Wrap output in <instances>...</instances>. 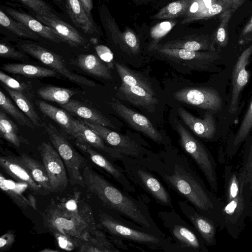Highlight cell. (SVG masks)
Listing matches in <instances>:
<instances>
[{
	"label": "cell",
	"mask_w": 252,
	"mask_h": 252,
	"mask_svg": "<svg viewBox=\"0 0 252 252\" xmlns=\"http://www.w3.org/2000/svg\"><path fill=\"white\" fill-rule=\"evenodd\" d=\"M115 65L121 79L122 85L129 86H138L156 95L151 83L141 74L136 73L119 63H115Z\"/></svg>",
	"instance_id": "f35d334b"
},
{
	"label": "cell",
	"mask_w": 252,
	"mask_h": 252,
	"mask_svg": "<svg viewBox=\"0 0 252 252\" xmlns=\"http://www.w3.org/2000/svg\"><path fill=\"white\" fill-rule=\"evenodd\" d=\"M252 130V99L236 133L228 140L226 153L230 158L235 155L242 144L250 136Z\"/></svg>",
	"instance_id": "83f0119b"
},
{
	"label": "cell",
	"mask_w": 252,
	"mask_h": 252,
	"mask_svg": "<svg viewBox=\"0 0 252 252\" xmlns=\"http://www.w3.org/2000/svg\"><path fill=\"white\" fill-rule=\"evenodd\" d=\"M119 91L125 99L137 106L148 108L158 102L155 95L138 86H129L121 84Z\"/></svg>",
	"instance_id": "4dcf8cb0"
},
{
	"label": "cell",
	"mask_w": 252,
	"mask_h": 252,
	"mask_svg": "<svg viewBox=\"0 0 252 252\" xmlns=\"http://www.w3.org/2000/svg\"><path fill=\"white\" fill-rule=\"evenodd\" d=\"M0 188L19 208L26 209L31 206L28 198L23 194L25 188L28 189L27 185L7 179L0 173Z\"/></svg>",
	"instance_id": "d590c367"
},
{
	"label": "cell",
	"mask_w": 252,
	"mask_h": 252,
	"mask_svg": "<svg viewBox=\"0 0 252 252\" xmlns=\"http://www.w3.org/2000/svg\"><path fill=\"white\" fill-rule=\"evenodd\" d=\"M191 0H177L160 9L153 18L156 19H171L184 15Z\"/></svg>",
	"instance_id": "7bdbcfd3"
},
{
	"label": "cell",
	"mask_w": 252,
	"mask_h": 252,
	"mask_svg": "<svg viewBox=\"0 0 252 252\" xmlns=\"http://www.w3.org/2000/svg\"><path fill=\"white\" fill-rule=\"evenodd\" d=\"M28 198L31 204V207H32L34 210L37 209L36 199L35 197L32 194L28 195Z\"/></svg>",
	"instance_id": "680465c9"
},
{
	"label": "cell",
	"mask_w": 252,
	"mask_h": 252,
	"mask_svg": "<svg viewBox=\"0 0 252 252\" xmlns=\"http://www.w3.org/2000/svg\"><path fill=\"white\" fill-rule=\"evenodd\" d=\"M75 144L80 151L116 181L124 190L129 193L136 192L135 186L126 176L124 168L87 145L78 142H76Z\"/></svg>",
	"instance_id": "9a60e30c"
},
{
	"label": "cell",
	"mask_w": 252,
	"mask_h": 252,
	"mask_svg": "<svg viewBox=\"0 0 252 252\" xmlns=\"http://www.w3.org/2000/svg\"><path fill=\"white\" fill-rule=\"evenodd\" d=\"M228 9L221 0H191L182 24L207 19Z\"/></svg>",
	"instance_id": "603a6c76"
},
{
	"label": "cell",
	"mask_w": 252,
	"mask_h": 252,
	"mask_svg": "<svg viewBox=\"0 0 252 252\" xmlns=\"http://www.w3.org/2000/svg\"><path fill=\"white\" fill-rule=\"evenodd\" d=\"M153 50L174 63L187 67L188 69L202 71H217L215 65L219 56L215 51H193L183 49L168 48L156 46Z\"/></svg>",
	"instance_id": "9c48e42d"
},
{
	"label": "cell",
	"mask_w": 252,
	"mask_h": 252,
	"mask_svg": "<svg viewBox=\"0 0 252 252\" xmlns=\"http://www.w3.org/2000/svg\"><path fill=\"white\" fill-rule=\"evenodd\" d=\"M252 32V17L248 23V24L243 28L241 33V37L244 36Z\"/></svg>",
	"instance_id": "6f0895ef"
},
{
	"label": "cell",
	"mask_w": 252,
	"mask_h": 252,
	"mask_svg": "<svg viewBox=\"0 0 252 252\" xmlns=\"http://www.w3.org/2000/svg\"><path fill=\"white\" fill-rule=\"evenodd\" d=\"M138 159L200 214L224 229V202L207 188L186 156L177 150L167 149L158 153L151 151Z\"/></svg>",
	"instance_id": "6da1fadb"
},
{
	"label": "cell",
	"mask_w": 252,
	"mask_h": 252,
	"mask_svg": "<svg viewBox=\"0 0 252 252\" xmlns=\"http://www.w3.org/2000/svg\"><path fill=\"white\" fill-rule=\"evenodd\" d=\"M74 64L82 70L94 76L105 79L113 78L108 66L95 55L80 54L76 58Z\"/></svg>",
	"instance_id": "f546056e"
},
{
	"label": "cell",
	"mask_w": 252,
	"mask_h": 252,
	"mask_svg": "<svg viewBox=\"0 0 252 252\" xmlns=\"http://www.w3.org/2000/svg\"><path fill=\"white\" fill-rule=\"evenodd\" d=\"M65 1L68 14L77 27L86 33H98L93 19L87 14L79 0H65Z\"/></svg>",
	"instance_id": "484cf974"
},
{
	"label": "cell",
	"mask_w": 252,
	"mask_h": 252,
	"mask_svg": "<svg viewBox=\"0 0 252 252\" xmlns=\"http://www.w3.org/2000/svg\"><path fill=\"white\" fill-rule=\"evenodd\" d=\"M156 46L168 48L183 49L193 51H215L213 44L209 39L198 36H188L175 39L163 44H158Z\"/></svg>",
	"instance_id": "836d02e7"
},
{
	"label": "cell",
	"mask_w": 252,
	"mask_h": 252,
	"mask_svg": "<svg viewBox=\"0 0 252 252\" xmlns=\"http://www.w3.org/2000/svg\"><path fill=\"white\" fill-rule=\"evenodd\" d=\"M82 121L110 146L122 155L140 158L151 152L127 136L112 131L107 127L94 122L86 120Z\"/></svg>",
	"instance_id": "8fae6325"
},
{
	"label": "cell",
	"mask_w": 252,
	"mask_h": 252,
	"mask_svg": "<svg viewBox=\"0 0 252 252\" xmlns=\"http://www.w3.org/2000/svg\"><path fill=\"white\" fill-rule=\"evenodd\" d=\"M85 188L106 209L113 211L143 227L164 233L152 218L147 203L122 190L88 165L83 169Z\"/></svg>",
	"instance_id": "3957f363"
},
{
	"label": "cell",
	"mask_w": 252,
	"mask_h": 252,
	"mask_svg": "<svg viewBox=\"0 0 252 252\" xmlns=\"http://www.w3.org/2000/svg\"><path fill=\"white\" fill-rule=\"evenodd\" d=\"M163 226L168 232L172 243V252H208L206 245L196 229L187 223L173 209L158 213Z\"/></svg>",
	"instance_id": "5b68a950"
},
{
	"label": "cell",
	"mask_w": 252,
	"mask_h": 252,
	"mask_svg": "<svg viewBox=\"0 0 252 252\" xmlns=\"http://www.w3.org/2000/svg\"><path fill=\"white\" fill-rule=\"evenodd\" d=\"M106 27L111 33L113 41L119 44L128 53L135 54L139 51L140 45L138 38L134 32L129 28L121 32L112 19L107 18Z\"/></svg>",
	"instance_id": "f1b7e54d"
},
{
	"label": "cell",
	"mask_w": 252,
	"mask_h": 252,
	"mask_svg": "<svg viewBox=\"0 0 252 252\" xmlns=\"http://www.w3.org/2000/svg\"><path fill=\"white\" fill-rule=\"evenodd\" d=\"M87 14L92 17V10L93 8L92 0H79Z\"/></svg>",
	"instance_id": "9f6ffc18"
},
{
	"label": "cell",
	"mask_w": 252,
	"mask_h": 252,
	"mask_svg": "<svg viewBox=\"0 0 252 252\" xmlns=\"http://www.w3.org/2000/svg\"><path fill=\"white\" fill-rule=\"evenodd\" d=\"M177 111L186 125L197 136L207 141L217 139V126L212 114L207 113L203 119H200L182 107Z\"/></svg>",
	"instance_id": "7402d4cb"
},
{
	"label": "cell",
	"mask_w": 252,
	"mask_h": 252,
	"mask_svg": "<svg viewBox=\"0 0 252 252\" xmlns=\"http://www.w3.org/2000/svg\"><path fill=\"white\" fill-rule=\"evenodd\" d=\"M45 226L52 233H60L82 242L98 228L91 207L79 191L55 198L41 213Z\"/></svg>",
	"instance_id": "7a4b0ae2"
},
{
	"label": "cell",
	"mask_w": 252,
	"mask_h": 252,
	"mask_svg": "<svg viewBox=\"0 0 252 252\" xmlns=\"http://www.w3.org/2000/svg\"><path fill=\"white\" fill-rule=\"evenodd\" d=\"M243 193L246 198L252 200V173L246 180Z\"/></svg>",
	"instance_id": "db71d44e"
},
{
	"label": "cell",
	"mask_w": 252,
	"mask_h": 252,
	"mask_svg": "<svg viewBox=\"0 0 252 252\" xmlns=\"http://www.w3.org/2000/svg\"><path fill=\"white\" fill-rule=\"evenodd\" d=\"M0 80L4 85L12 90L21 92L25 94H31L32 93V87L31 84L19 81L5 74L2 71L0 72Z\"/></svg>",
	"instance_id": "7dc6e473"
},
{
	"label": "cell",
	"mask_w": 252,
	"mask_h": 252,
	"mask_svg": "<svg viewBox=\"0 0 252 252\" xmlns=\"http://www.w3.org/2000/svg\"><path fill=\"white\" fill-rule=\"evenodd\" d=\"M226 5L228 9H230L234 12L246 0H221Z\"/></svg>",
	"instance_id": "11a10c76"
},
{
	"label": "cell",
	"mask_w": 252,
	"mask_h": 252,
	"mask_svg": "<svg viewBox=\"0 0 252 252\" xmlns=\"http://www.w3.org/2000/svg\"><path fill=\"white\" fill-rule=\"evenodd\" d=\"M38 150L49 176L52 193L64 190L68 179L65 166L59 154L49 143H42Z\"/></svg>",
	"instance_id": "7c38bea8"
},
{
	"label": "cell",
	"mask_w": 252,
	"mask_h": 252,
	"mask_svg": "<svg viewBox=\"0 0 252 252\" xmlns=\"http://www.w3.org/2000/svg\"><path fill=\"white\" fill-rule=\"evenodd\" d=\"M82 252H119L120 250L110 241L105 232L96 229L87 239L83 240L77 250Z\"/></svg>",
	"instance_id": "d6a6232c"
},
{
	"label": "cell",
	"mask_w": 252,
	"mask_h": 252,
	"mask_svg": "<svg viewBox=\"0 0 252 252\" xmlns=\"http://www.w3.org/2000/svg\"><path fill=\"white\" fill-rule=\"evenodd\" d=\"M232 12L230 9L223 11L220 15V23L217 30L215 40L220 47L225 46L228 43L227 27Z\"/></svg>",
	"instance_id": "bcb514c9"
},
{
	"label": "cell",
	"mask_w": 252,
	"mask_h": 252,
	"mask_svg": "<svg viewBox=\"0 0 252 252\" xmlns=\"http://www.w3.org/2000/svg\"><path fill=\"white\" fill-rule=\"evenodd\" d=\"M3 87L16 105L36 127L41 126L40 117L35 111L33 104L24 94L12 90L5 85Z\"/></svg>",
	"instance_id": "ab89813d"
},
{
	"label": "cell",
	"mask_w": 252,
	"mask_h": 252,
	"mask_svg": "<svg viewBox=\"0 0 252 252\" xmlns=\"http://www.w3.org/2000/svg\"><path fill=\"white\" fill-rule=\"evenodd\" d=\"M44 126L53 147L64 163L70 184L85 187L82 171L87 165L86 159L53 126L50 124H44Z\"/></svg>",
	"instance_id": "ba28073f"
},
{
	"label": "cell",
	"mask_w": 252,
	"mask_h": 252,
	"mask_svg": "<svg viewBox=\"0 0 252 252\" xmlns=\"http://www.w3.org/2000/svg\"><path fill=\"white\" fill-rule=\"evenodd\" d=\"M0 24L20 37L33 40H37L39 37L37 33L22 23L7 16L1 10L0 11Z\"/></svg>",
	"instance_id": "b9f144b4"
},
{
	"label": "cell",
	"mask_w": 252,
	"mask_h": 252,
	"mask_svg": "<svg viewBox=\"0 0 252 252\" xmlns=\"http://www.w3.org/2000/svg\"><path fill=\"white\" fill-rule=\"evenodd\" d=\"M57 0L59 1V0Z\"/></svg>",
	"instance_id": "6125c7cd"
},
{
	"label": "cell",
	"mask_w": 252,
	"mask_h": 252,
	"mask_svg": "<svg viewBox=\"0 0 252 252\" xmlns=\"http://www.w3.org/2000/svg\"><path fill=\"white\" fill-rule=\"evenodd\" d=\"M0 137L19 148L22 143H28V141L20 133L15 124L6 115L4 111L0 110Z\"/></svg>",
	"instance_id": "74e56055"
},
{
	"label": "cell",
	"mask_w": 252,
	"mask_h": 252,
	"mask_svg": "<svg viewBox=\"0 0 252 252\" xmlns=\"http://www.w3.org/2000/svg\"><path fill=\"white\" fill-rule=\"evenodd\" d=\"M174 20L164 21L153 26L150 31V36L152 39L150 48L153 50L158 44V41L165 36L175 26Z\"/></svg>",
	"instance_id": "f6af8a7d"
},
{
	"label": "cell",
	"mask_w": 252,
	"mask_h": 252,
	"mask_svg": "<svg viewBox=\"0 0 252 252\" xmlns=\"http://www.w3.org/2000/svg\"><path fill=\"white\" fill-rule=\"evenodd\" d=\"M0 56L1 58L17 60H25L28 59L24 54L4 43L0 44Z\"/></svg>",
	"instance_id": "681fc988"
},
{
	"label": "cell",
	"mask_w": 252,
	"mask_h": 252,
	"mask_svg": "<svg viewBox=\"0 0 252 252\" xmlns=\"http://www.w3.org/2000/svg\"><path fill=\"white\" fill-rule=\"evenodd\" d=\"M0 106L6 113L12 116L21 126L34 129L35 126L32 121L16 107L8 97L0 91Z\"/></svg>",
	"instance_id": "ee69618b"
},
{
	"label": "cell",
	"mask_w": 252,
	"mask_h": 252,
	"mask_svg": "<svg viewBox=\"0 0 252 252\" xmlns=\"http://www.w3.org/2000/svg\"><path fill=\"white\" fill-rule=\"evenodd\" d=\"M36 19L51 28L69 45L87 49L89 46L87 39L73 27L61 20L51 13L35 14Z\"/></svg>",
	"instance_id": "ac0fdd59"
},
{
	"label": "cell",
	"mask_w": 252,
	"mask_h": 252,
	"mask_svg": "<svg viewBox=\"0 0 252 252\" xmlns=\"http://www.w3.org/2000/svg\"><path fill=\"white\" fill-rule=\"evenodd\" d=\"M248 217H249L251 221L252 222V200H251L250 204V208Z\"/></svg>",
	"instance_id": "91938a15"
},
{
	"label": "cell",
	"mask_w": 252,
	"mask_h": 252,
	"mask_svg": "<svg viewBox=\"0 0 252 252\" xmlns=\"http://www.w3.org/2000/svg\"><path fill=\"white\" fill-rule=\"evenodd\" d=\"M174 97L179 101L212 112L220 111L223 105L219 93L210 87L185 88L176 92Z\"/></svg>",
	"instance_id": "4fadbf2b"
},
{
	"label": "cell",
	"mask_w": 252,
	"mask_h": 252,
	"mask_svg": "<svg viewBox=\"0 0 252 252\" xmlns=\"http://www.w3.org/2000/svg\"><path fill=\"white\" fill-rule=\"evenodd\" d=\"M59 252L58 250H52V249H45L44 250H41L40 251V252Z\"/></svg>",
	"instance_id": "94428289"
},
{
	"label": "cell",
	"mask_w": 252,
	"mask_h": 252,
	"mask_svg": "<svg viewBox=\"0 0 252 252\" xmlns=\"http://www.w3.org/2000/svg\"><path fill=\"white\" fill-rule=\"evenodd\" d=\"M19 157L35 182L48 193H52L49 176L44 165L26 154H22Z\"/></svg>",
	"instance_id": "8d00e7d4"
},
{
	"label": "cell",
	"mask_w": 252,
	"mask_h": 252,
	"mask_svg": "<svg viewBox=\"0 0 252 252\" xmlns=\"http://www.w3.org/2000/svg\"><path fill=\"white\" fill-rule=\"evenodd\" d=\"M176 128L182 149L195 162L211 189L217 192L219 189L217 164L211 153L204 144L195 138L180 123H176Z\"/></svg>",
	"instance_id": "52a82bcc"
},
{
	"label": "cell",
	"mask_w": 252,
	"mask_h": 252,
	"mask_svg": "<svg viewBox=\"0 0 252 252\" xmlns=\"http://www.w3.org/2000/svg\"><path fill=\"white\" fill-rule=\"evenodd\" d=\"M37 93L43 99L56 102L61 105L67 103L77 91L69 88L48 86L38 89Z\"/></svg>",
	"instance_id": "60d3db41"
},
{
	"label": "cell",
	"mask_w": 252,
	"mask_h": 252,
	"mask_svg": "<svg viewBox=\"0 0 252 252\" xmlns=\"http://www.w3.org/2000/svg\"><path fill=\"white\" fill-rule=\"evenodd\" d=\"M95 50L98 57L107 64L108 67L112 68L113 63V54L107 46L103 45H97Z\"/></svg>",
	"instance_id": "816d5d0a"
},
{
	"label": "cell",
	"mask_w": 252,
	"mask_h": 252,
	"mask_svg": "<svg viewBox=\"0 0 252 252\" xmlns=\"http://www.w3.org/2000/svg\"><path fill=\"white\" fill-rule=\"evenodd\" d=\"M252 54V44L246 48L239 56L234 66L232 75V93L229 112L235 113L238 107L242 92L248 82L249 72L246 69Z\"/></svg>",
	"instance_id": "ffe728a7"
},
{
	"label": "cell",
	"mask_w": 252,
	"mask_h": 252,
	"mask_svg": "<svg viewBox=\"0 0 252 252\" xmlns=\"http://www.w3.org/2000/svg\"><path fill=\"white\" fill-rule=\"evenodd\" d=\"M38 106L43 114L60 125L71 137L77 139V133L72 118L67 113L43 101H39Z\"/></svg>",
	"instance_id": "1f68e13d"
},
{
	"label": "cell",
	"mask_w": 252,
	"mask_h": 252,
	"mask_svg": "<svg viewBox=\"0 0 252 252\" xmlns=\"http://www.w3.org/2000/svg\"><path fill=\"white\" fill-rule=\"evenodd\" d=\"M0 166L14 180L27 185L28 189L34 193L41 195L49 194L33 179L19 157L1 156L0 158Z\"/></svg>",
	"instance_id": "d6986e66"
},
{
	"label": "cell",
	"mask_w": 252,
	"mask_h": 252,
	"mask_svg": "<svg viewBox=\"0 0 252 252\" xmlns=\"http://www.w3.org/2000/svg\"><path fill=\"white\" fill-rule=\"evenodd\" d=\"M121 161L126 176L135 187L143 189L160 204L173 208L171 197L167 189L140 160L123 155Z\"/></svg>",
	"instance_id": "8992f818"
},
{
	"label": "cell",
	"mask_w": 252,
	"mask_h": 252,
	"mask_svg": "<svg viewBox=\"0 0 252 252\" xmlns=\"http://www.w3.org/2000/svg\"><path fill=\"white\" fill-rule=\"evenodd\" d=\"M180 210L190 221L208 247L215 246L217 241V224L211 219L200 214L187 200L177 202Z\"/></svg>",
	"instance_id": "e0dca14e"
},
{
	"label": "cell",
	"mask_w": 252,
	"mask_h": 252,
	"mask_svg": "<svg viewBox=\"0 0 252 252\" xmlns=\"http://www.w3.org/2000/svg\"><path fill=\"white\" fill-rule=\"evenodd\" d=\"M19 46L25 53L50 67L70 81L81 85L96 86V83L93 80L71 71L63 59L52 51L32 43H22Z\"/></svg>",
	"instance_id": "30bf717a"
},
{
	"label": "cell",
	"mask_w": 252,
	"mask_h": 252,
	"mask_svg": "<svg viewBox=\"0 0 252 252\" xmlns=\"http://www.w3.org/2000/svg\"><path fill=\"white\" fill-rule=\"evenodd\" d=\"M72 123L77 133L76 142L85 144L103 152L114 161L122 160L123 155L114 148L106 145L102 138L82 121L72 118Z\"/></svg>",
	"instance_id": "44dd1931"
},
{
	"label": "cell",
	"mask_w": 252,
	"mask_h": 252,
	"mask_svg": "<svg viewBox=\"0 0 252 252\" xmlns=\"http://www.w3.org/2000/svg\"><path fill=\"white\" fill-rule=\"evenodd\" d=\"M14 232L10 230L3 234L0 238V252H6L10 249L15 241Z\"/></svg>",
	"instance_id": "f5cc1de1"
},
{
	"label": "cell",
	"mask_w": 252,
	"mask_h": 252,
	"mask_svg": "<svg viewBox=\"0 0 252 252\" xmlns=\"http://www.w3.org/2000/svg\"><path fill=\"white\" fill-rule=\"evenodd\" d=\"M110 105L118 115L134 129L143 133L158 144L166 143L162 134L146 117L115 99H113Z\"/></svg>",
	"instance_id": "2e32d148"
},
{
	"label": "cell",
	"mask_w": 252,
	"mask_h": 252,
	"mask_svg": "<svg viewBox=\"0 0 252 252\" xmlns=\"http://www.w3.org/2000/svg\"><path fill=\"white\" fill-rule=\"evenodd\" d=\"M1 68L10 73L30 78L54 77L57 76V72L53 69L28 64L8 63L3 64Z\"/></svg>",
	"instance_id": "e575fe53"
},
{
	"label": "cell",
	"mask_w": 252,
	"mask_h": 252,
	"mask_svg": "<svg viewBox=\"0 0 252 252\" xmlns=\"http://www.w3.org/2000/svg\"><path fill=\"white\" fill-rule=\"evenodd\" d=\"M247 176L246 170L242 166L237 171L229 165L224 170V203H226L243 192Z\"/></svg>",
	"instance_id": "d4e9b609"
},
{
	"label": "cell",
	"mask_w": 252,
	"mask_h": 252,
	"mask_svg": "<svg viewBox=\"0 0 252 252\" xmlns=\"http://www.w3.org/2000/svg\"><path fill=\"white\" fill-rule=\"evenodd\" d=\"M32 10L35 14H44L52 12L49 5L43 0H19Z\"/></svg>",
	"instance_id": "f907efd6"
},
{
	"label": "cell",
	"mask_w": 252,
	"mask_h": 252,
	"mask_svg": "<svg viewBox=\"0 0 252 252\" xmlns=\"http://www.w3.org/2000/svg\"><path fill=\"white\" fill-rule=\"evenodd\" d=\"M109 210L100 211L97 224L98 228L108 234V237L145 245L154 251L172 252L171 241L164 233L143 227Z\"/></svg>",
	"instance_id": "277c9868"
},
{
	"label": "cell",
	"mask_w": 252,
	"mask_h": 252,
	"mask_svg": "<svg viewBox=\"0 0 252 252\" xmlns=\"http://www.w3.org/2000/svg\"><path fill=\"white\" fill-rule=\"evenodd\" d=\"M61 106L68 112L84 120L97 123L106 127L115 128L110 120L100 112L79 101L71 99Z\"/></svg>",
	"instance_id": "4316f807"
},
{
	"label": "cell",
	"mask_w": 252,
	"mask_h": 252,
	"mask_svg": "<svg viewBox=\"0 0 252 252\" xmlns=\"http://www.w3.org/2000/svg\"><path fill=\"white\" fill-rule=\"evenodd\" d=\"M251 200L246 198L243 192L225 203L222 208L224 229L234 240H237L245 227L249 216Z\"/></svg>",
	"instance_id": "5bb4252c"
},
{
	"label": "cell",
	"mask_w": 252,
	"mask_h": 252,
	"mask_svg": "<svg viewBox=\"0 0 252 252\" xmlns=\"http://www.w3.org/2000/svg\"><path fill=\"white\" fill-rule=\"evenodd\" d=\"M3 9L11 17L22 23L39 36L56 43L64 42L51 28L32 16L8 7H4Z\"/></svg>",
	"instance_id": "cb8c5ba5"
},
{
	"label": "cell",
	"mask_w": 252,
	"mask_h": 252,
	"mask_svg": "<svg viewBox=\"0 0 252 252\" xmlns=\"http://www.w3.org/2000/svg\"><path fill=\"white\" fill-rule=\"evenodd\" d=\"M246 141L242 165L247 172L246 180L252 173V134L248 137Z\"/></svg>",
	"instance_id": "c3c4849f"
}]
</instances>
